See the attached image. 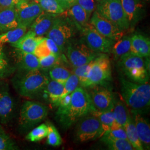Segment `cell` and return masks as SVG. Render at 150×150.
Instances as JSON below:
<instances>
[{
  "label": "cell",
  "mask_w": 150,
  "mask_h": 150,
  "mask_svg": "<svg viewBox=\"0 0 150 150\" xmlns=\"http://www.w3.org/2000/svg\"><path fill=\"white\" fill-rule=\"evenodd\" d=\"M144 1H147V2H148V1H149L150 0H144Z\"/></svg>",
  "instance_id": "7dc6e473"
},
{
  "label": "cell",
  "mask_w": 150,
  "mask_h": 150,
  "mask_svg": "<svg viewBox=\"0 0 150 150\" xmlns=\"http://www.w3.org/2000/svg\"><path fill=\"white\" fill-rule=\"evenodd\" d=\"M65 51L67 62L72 68L87 64L101 54L92 50L85 43L71 41L67 45Z\"/></svg>",
  "instance_id": "30bf717a"
},
{
  "label": "cell",
  "mask_w": 150,
  "mask_h": 150,
  "mask_svg": "<svg viewBox=\"0 0 150 150\" xmlns=\"http://www.w3.org/2000/svg\"><path fill=\"white\" fill-rule=\"evenodd\" d=\"M96 11L122 31L130 27L129 23L123 11L121 0L99 1Z\"/></svg>",
  "instance_id": "52a82bcc"
},
{
  "label": "cell",
  "mask_w": 150,
  "mask_h": 150,
  "mask_svg": "<svg viewBox=\"0 0 150 150\" xmlns=\"http://www.w3.org/2000/svg\"><path fill=\"white\" fill-rule=\"evenodd\" d=\"M124 129L126 134L127 139L133 147L134 149L136 150H144L143 146L136 131L132 116H131V117L129 118L127 123L124 127Z\"/></svg>",
  "instance_id": "f1b7e54d"
},
{
  "label": "cell",
  "mask_w": 150,
  "mask_h": 150,
  "mask_svg": "<svg viewBox=\"0 0 150 150\" xmlns=\"http://www.w3.org/2000/svg\"><path fill=\"white\" fill-rule=\"evenodd\" d=\"M127 107L125 102L116 98L115 99L112 109L114 117L116 122L123 128L131 116Z\"/></svg>",
  "instance_id": "d4e9b609"
},
{
  "label": "cell",
  "mask_w": 150,
  "mask_h": 150,
  "mask_svg": "<svg viewBox=\"0 0 150 150\" xmlns=\"http://www.w3.org/2000/svg\"><path fill=\"white\" fill-rule=\"evenodd\" d=\"M48 72L51 80L56 81L63 84L72 74V71L64 66L63 64L54 66L48 70Z\"/></svg>",
  "instance_id": "4dcf8cb0"
},
{
  "label": "cell",
  "mask_w": 150,
  "mask_h": 150,
  "mask_svg": "<svg viewBox=\"0 0 150 150\" xmlns=\"http://www.w3.org/2000/svg\"><path fill=\"white\" fill-rule=\"evenodd\" d=\"M43 38L36 36L29 30L15 43L11 45L13 47L23 52L33 54L38 45L42 41Z\"/></svg>",
  "instance_id": "ffe728a7"
},
{
  "label": "cell",
  "mask_w": 150,
  "mask_h": 150,
  "mask_svg": "<svg viewBox=\"0 0 150 150\" xmlns=\"http://www.w3.org/2000/svg\"><path fill=\"white\" fill-rule=\"evenodd\" d=\"M48 126L42 123L31 131L26 137V139L31 142H38L46 137L48 134Z\"/></svg>",
  "instance_id": "d6a6232c"
},
{
  "label": "cell",
  "mask_w": 150,
  "mask_h": 150,
  "mask_svg": "<svg viewBox=\"0 0 150 150\" xmlns=\"http://www.w3.org/2000/svg\"><path fill=\"white\" fill-rule=\"evenodd\" d=\"M90 23L102 36L110 38L114 41L118 40L123 36V31L120 30L107 18L95 11L91 17Z\"/></svg>",
  "instance_id": "5bb4252c"
},
{
  "label": "cell",
  "mask_w": 150,
  "mask_h": 150,
  "mask_svg": "<svg viewBox=\"0 0 150 150\" xmlns=\"http://www.w3.org/2000/svg\"><path fill=\"white\" fill-rule=\"evenodd\" d=\"M132 117L139 136V140L142 145L144 150H150V124L142 115L141 113L131 111Z\"/></svg>",
  "instance_id": "e0dca14e"
},
{
  "label": "cell",
  "mask_w": 150,
  "mask_h": 150,
  "mask_svg": "<svg viewBox=\"0 0 150 150\" xmlns=\"http://www.w3.org/2000/svg\"><path fill=\"white\" fill-rule=\"evenodd\" d=\"M76 2L85 11L87 14L90 16L95 9L93 0H76Z\"/></svg>",
  "instance_id": "b9f144b4"
},
{
  "label": "cell",
  "mask_w": 150,
  "mask_h": 150,
  "mask_svg": "<svg viewBox=\"0 0 150 150\" xmlns=\"http://www.w3.org/2000/svg\"><path fill=\"white\" fill-rule=\"evenodd\" d=\"M11 72V67L0 48V79L5 78Z\"/></svg>",
  "instance_id": "f35d334b"
},
{
  "label": "cell",
  "mask_w": 150,
  "mask_h": 150,
  "mask_svg": "<svg viewBox=\"0 0 150 150\" xmlns=\"http://www.w3.org/2000/svg\"><path fill=\"white\" fill-rule=\"evenodd\" d=\"M38 3L43 11L50 13L59 15L64 11L57 0H39Z\"/></svg>",
  "instance_id": "836d02e7"
},
{
  "label": "cell",
  "mask_w": 150,
  "mask_h": 150,
  "mask_svg": "<svg viewBox=\"0 0 150 150\" xmlns=\"http://www.w3.org/2000/svg\"><path fill=\"white\" fill-rule=\"evenodd\" d=\"M111 80L112 72L110 59L106 54H101L92 61L88 75L81 87L86 88L98 85L106 86Z\"/></svg>",
  "instance_id": "5b68a950"
},
{
  "label": "cell",
  "mask_w": 150,
  "mask_h": 150,
  "mask_svg": "<svg viewBox=\"0 0 150 150\" xmlns=\"http://www.w3.org/2000/svg\"><path fill=\"white\" fill-rule=\"evenodd\" d=\"M15 58L20 73L40 69L38 58L33 54L25 52L16 48Z\"/></svg>",
  "instance_id": "2e32d148"
},
{
  "label": "cell",
  "mask_w": 150,
  "mask_h": 150,
  "mask_svg": "<svg viewBox=\"0 0 150 150\" xmlns=\"http://www.w3.org/2000/svg\"><path fill=\"white\" fill-rule=\"evenodd\" d=\"M49 81L45 72L38 69L20 73L14 79L13 85L21 96L32 98L43 92Z\"/></svg>",
  "instance_id": "3957f363"
},
{
  "label": "cell",
  "mask_w": 150,
  "mask_h": 150,
  "mask_svg": "<svg viewBox=\"0 0 150 150\" xmlns=\"http://www.w3.org/2000/svg\"><path fill=\"white\" fill-rule=\"evenodd\" d=\"M123 11L129 25L134 24L142 13L143 4L141 0H121Z\"/></svg>",
  "instance_id": "44dd1931"
},
{
  "label": "cell",
  "mask_w": 150,
  "mask_h": 150,
  "mask_svg": "<svg viewBox=\"0 0 150 150\" xmlns=\"http://www.w3.org/2000/svg\"><path fill=\"white\" fill-rule=\"evenodd\" d=\"M76 123L74 137L77 142H85L96 139L103 134L99 120L90 113L80 119Z\"/></svg>",
  "instance_id": "9c48e42d"
},
{
  "label": "cell",
  "mask_w": 150,
  "mask_h": 150,
  "mask_svg": "<svg viewBox=\"0 0 150 150\" xmlns=\"http://www.w3.org/2000/svg\"><path fill=\"white\" fill-rule=\"evenodd\" d=\"M98 1H102V0H98Z\"/></svg>",
  "instance_id": "c3c4849f"
},
{
  "label": "cell",
  "mask_w": 150,
  "mask_h": 150,
  "mask_svg": "<svg viewBox=\"0 0 150 150\" xmlns=\"http://www.w3.org/2000/svg\"><path fill=\"white\" fill-rule=\"evenodd\" d=\"M33 1H35V2H38V1H39V0H33Z\"/></svg>",
  "instance_id": "bcb514c9"
},
{
  "label": "cell",
  "mask_w": 150,
  "mask_h": 150,
  "mask_svg": "<svg viewBox=\"0 0 150 150\" xmlns=\"http://www.w3.org/2000/svg\"><path fill=\"white\" fill-rule=\"evenodd\" d=\"M15 104L8 90L5 87L0 88V123H8L13 116Z\"/></svg>",
  "instance_id": "9a60e30c"
},
{
  "label": "cell",
  "mask_w": 150,
  "mask_h": 150,
  "mask_svg": "<svg viewBox=\"0 0 150 150\" xmlns=\"http://www.w3.org/2000/svg\"><path fill=\"white\" fill-rule=\"evenodd\" d=\"M40 69L43 71L48 70L57 64H62V62H67L64 54L62 56H57L54 54H50L43 57L38 58Z\"/></svg>",
  "instance_id": "1f68e13d"
},
{
  "label": "cell",
  "mask_w": 150,
  "mask_h": 150,
  "mask_svg": "<svg viewBox=\"0 0 150 150\" xmlns=\"http://www.w3.org/2000/svg\"><path fill=\"white\" fill-rule=\"evenodd\" d=\"M64 88L63 83L51 80L49 81L43 92L46 95L50 102L57 106L61 98Z\"/></svg>",
  "instance_id": "484cf974"
},
{
  "label": "cell",
  "mask_w": 150,
  "mask_h": 150,
  "mask_svg": "<svg viewBox=\"0 0 150 150\" xmlns=\"http://www.w3.org/2000/svg\"><path fill=\"white\" fill-rule=\"evenodd\" d=\"M57 16V15L42 11L32 22L29 30L36 36L42 37L49 31Z\"/></svg>",
  "instance_id": "ac0fdd59"
},
{
  "label": "cell",
  "mask_w": 150,
  "mask_h": 150,
  "mask_svg": "<svg viewBox=\"0 0 150 150\" xmlns=\"http://www.w3.org/2000/svg\"><path fill=\"white\" fill-rule=\"evenodd\" d=\"M17 19L18 26L27 27L30 26L32 22L43 11L39 3L28 0L21 1L15 7Z\"/></svg>",
  "instance_id": "4fadbf2b"
},
{
  "label": "cell",
  "mask_w": 150,
  "mask_h": 150,
  "mask_svg": "<svg viewBox=\"0 0 150 150\" xmlns=\"http://www.w3.org/2000/svg\"><path fill=\"white\" fill-rule=\"evenodd\" d=\"M22 1L24 0H0V10L9 8H15Z\"/></svg>",
  "instance_id": "ee69618b"
},
{
  "label": "cell",
  "mask_w": 150,
  "mask_h": 150,
  "mask_svg": "<svg viewBox=\"0 0 150 150\" xmlns=\"http://www.w3.org/2000/svg\"><path fill=\"white\" fill-rule=\"evenodd\" d=\"M112 109L103 111L93 110L90 112L99 120L101 124L103 134L110 129L121 127L115 121Z\"/></svg>",
  "instance_id": "cb8c5ba5"
},
{
  "label": "cell",
  "mask_w": 150,
  "mask_h": 150,
  "mask_svg": "<svg viewBox=\"0 0 150 150\" xmlns=\"http://www.w3.org/2000/svg\"><path fill=\"white\" fill-rule=\"evenodd\" d=\"M93 61V60H92ZM92 61L87 64H83L80 66L76 67L73 68L72 72L77 76L79 79V85L82 86V85L85 82L88 72L91 68Z\"/></svg>",
  "instance_id": "74e56055"
},
{
  "label": "cell",
  "mask_w": 150,
  "mask_h": 150,
  "mask_svg": "<svg viewBox=\"0 0 150 150\" xmlns=\"http://www.w3.org/2000/svg\"><path fill=\"white\" fill-rule=\"evenodd\" d=\"M47 126L48 132L47 136V144L54 147L59 146L62 142V139L59 132L52 124L48 123Z\"/></svg>",
  "instance_id": "e575fe53"
},
{
  "label": "cell",
  "mask_w": 150,
  "mask_h": 150,
  "mask_svg": "<svg viewBox=\"0 0 150 150\" xmlns=\"http://www.w3.org/2000/svg\"><path fill=\"white\" fill-rule=\"evenodd\" d=\"M74 25H75L74 23L70 18H64V17H59L58 15L46 33V38L54 41L63 52L67 45L75 35Z\"/></svg>",
  "instance_id": "ba28073f"
},
{
  "label": "cell",
  "mask_w": 150,
  "mask_h": 150,
  "mask_svg": "<svg viewBox=\"0 0 150 150\" xmlns=\"http://www.w3.org/2000/svg\"><path fill=\"white\" fill-rule=\"evenodd\" d=\"M130 48L131 37L122 36L113 44L111 52L115 59L118 61L121 57L130 53Z\"/></svg>",
  "instance_id": "4316f807"
},
{
  "label": "cell",
  "mask_w": 150,
  "mask_h": 150,
  "mask_svg": "<svg viewBox=\"0 0 150 150\" xmlns=\"http://www.w3.org/2000/svg\"><path fill=\"white\" fill-rule=\"evenodd\" d=\"M18 149L15 142L5 132L0 129V150H15Z\"/></svg>",
  "instance_id": "8d00e7d4"
},
{
  "label": "cell",
  "mask_w": 150,
  "mask_h": 150,
  "mask_svg": "<svg viewBox=\"0 0 150 150\" xmlns=\"http://www.w3.org/2000/svg\"><path fill=\"white\" fill-rule=\"evenodd\" d=\"M18 26L15 8L0 10V32L4 33Z\"/></svg>",
  "instance_id": "603a6c76"
},
{
  "label": "cell",
  "mask_w": 150,
  "mask_h": 150,
  "mask_svg": "<svg viewBox=\"0 0 150 150\" xmlns=\"http://www.w3.org/2000/svg\"><path fill=\"white\" fill-rule=\"evenodd\" d=\"M79 79L76 75L72 72L68 79L66 81L64 84V88L63 93L61 98L68 95L71 94L72 92L75 91V89L79 87Z\"/></svg>",
  "instance_id": "d590c367"
},
{
  "label": "cell",
  "mask_w": 150,
  "mask_h": 150,
  "mask_svg": "<svg viewBox=\"0 0 150 150\" xmlns=\"http://www.w3.org/2000/svg\"><path fill=\"white\" fill-rule=\"evenodd\" d=\"M64 11L67 13V16L70 17L71 21L79 30H81L88 23L90 16L77 2Z\"/></svg>",
  "instance_id": "7402d4cb"
},
{
  "label": "cell",
  "mask_w": 150,
  "mask_h": 150,
  "mask_svg": "<svg viewBox=\"0 0 150 150\" xmlns=\"http://www.w3.org/2000/svg\"><path fill=\"white\" fill-rule=\"evenodd\" d=\"M87 88L94 110L103 111L112 109L116 98L106 86L98 85Z\"/></svg>",
  "instance_id": "7c38bea8"
},
{
  "label": "cell",
  "mask_w": 150,
  "mask_h": 150,
  "mask_svg": "<svg viewBox=\"0 0 150 150\" xmlns=\"http://www.w3.org/2000/svg\"><path fill=\"white\" fill-rule=\"evenodd\" d=\"M44 41L52 54L59 57L62 56L64 54H62V51L58 47V46L56 45V43H55L51 39L49 38H45Z\"/></svg>",
  "instance_id": "7bdbcfd3"
},
{
  "label": "cell",
  "mask_w": 150,
  "mask_h": 150,
  "mask_svg": "<svg viewBox=\"0 0 150 150\" xmlns=\"http://www.w3.org/2000/svg\"><path fill=\"white\" fill-rule=\"evenodd\" d=\"M59 5L63 8L64 10H66L69 8L70 7L73 5L75 2H76V0H57Z\"/></svg>",
  "instance_id": "f6af8a7d"
},
{
  "label": "cell",
  "mask_w": 150,
  "mask_h": 150,
  "mask_svg": "<svg viewBox=\"0 0 150 150\" xmlns=\"http://www.w3.org/2000/svg\"><path fill=\"white\" fill-rule=\"evenodd\" d=\"M27 27L18 26L0 35V48L6 43H15L27 32Z\"/></svg>",
  "instance_id": "83f0119b"
},
{
  "label": "cell",
  "mask_w": 150,
  "mask_h": 150,
  "mask_svg": "<svg viewBox=\"0 0 150 150\" xmlns=\"http://www.w3.org/2000/svg\"><path fill=\"white\" fill-rule=\"evenodd\" d=\"M48 108L41 103L26 101L22 105L18 125L23 131H27L45 120L48 115Z\"/></svg>",
  "instance_id": "8992f818"
},
{
  "label": "cell",
  "mask_w": 150,
  "mask_h": 150,
  "mask_svg": "<svg viewBox=\"0 0 150 150\" xmlns=\"http://www.w3.org/2000/svg\"><path fill=\"white\" fill-rule=\"evenodd\" d=\"M130 53L142 57H149L150 54L149 38L141 34H134L131 37Z\"/></svg>",
  "instance_id": "d6986e66"
},
{
  "label": "cell",
  "mask_w": 150,
  "mask_h": 150,
  "mask_svg": "<svg viewBox=\"0 0 150 150\" xmlns=\"http://www.w3.org/2000/svg\"><path fill=\"white\" fill-rule=\"evenodd\" d=\"M101 138L102 142L107 146L109 150H134L127 139L112 138L104 134L102 135Z\"/></svg>",
  "instance_id": "f546056e"
},
{
  "label": "cell",
  "mask_w": 150,
  "mask_h": 150,
  "mask_svg": "<svg viewBox=\"0 0 150 150\" xmlns=\"http://www.w3.org/2000/svg\"><path fill=\"white\" fill-rule=\"evenodd\" d=\"M44 38H43L42 41L38 45L33 52V54L36 56L38 58L43 57L50 54H52L45 42Z\"/></svg>",
  "instance_id": "60d3db41"
},
{
  "label": "cell",
  "mask_w": 150,
  "mask_h": 150,
  "mask_svg": "<svg viewBox=\"0 0 150 150\" xmlns=\"http://www.w3.org/2000/svg\"><path fill=\"white\" fill-rule=\"evenodd\" d=\"M103 134L112 138L127 139L125 130L124 128L122 127H118L116 128L110 129L108 131L105 132Z\"/></svg>",
  "instance_id": "ab89813d"
},
{
  "label": "cell",
  "mask_w": 150,
  "mask_h": 150,
  "mask_svg": "<svg viewBox=\"0 0 150 150\" xmlns=\"http://www.w3.org/2000/svg\"><path fill=\"white\" fill-rule=\"evenodd\" d=\"M121 96L123 102L131 111L139 113L147 112L150 106V85L149 82L139 83L120 75Z\"/></svg>",
  "instance_id": "7a4b0ae2"
},
{
  "label": "cell",
  "mask_w": 150,
  "mask_h": 150,
  "mask_svg": "<svg viewBox=\"0 0 150 150\" xmlns=\"http://www.w3.org/2000/svg\"><path fill=\"white\" fill-rule=\"evenodd\" d=\"M121 73L129 80L139 83H145L149 80V65L148 57H142L129 53L118 60Z\"/></svg>",
  "instance_id": "277c9868"
},
{
  "label": "cell",
  "mask_w": 150,
  "mask_h": 150,
  "mask_svg": "<svg viewBox=\"0 0 150 150\" xmlns=\"http://www.w3.org/2000/svg\"><path fill=\"white\" fill-rule=\"evenodd\" d=\"M94 110L86 89L77 87L71 93V100L65 106H58L56 119L63 129H69L83 116Z\"/></svg>",
  "instance_id": "6da1fadb"
},
{
  "label": "cell",
  "mask_w": 150,
  "mask_h": 150,
  "mask_svg": "<svg viewBox=\"0 0 150 150\" xmlns=\"http://www.w3.org/2000/svg\"><path fill=\"white\" fill-rule=\"evenodd\" d=\"M80 31L85 43L92 50L100 54L111 52L115 41L102 36L91 23H88Z\"/></svg>",
  "instance_id": "8fae6325"
}]
</instances>
